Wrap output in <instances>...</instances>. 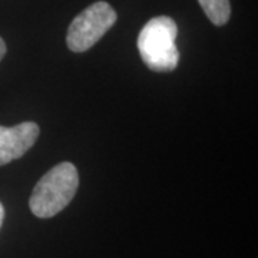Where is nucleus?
<instances>
[{
  "instance_id": "f257e3e1",
  "label": "nucleus",
  "mask_w": 258,
  "mask_h": 258,
  "mask_svg": "<svg viewBox=\"0 0 258 258\" xmlns=\"http://www.w3.org/2000/svg\"><path fill=\"white\" fill-rule=\"evenodd\" d=\"M79 186L78 169L71 162L53 166L40 178L29 200L30 211L39 218H52L74 200Z\"/></svg>"
},
{
  "instance_id": "20e7f679",
  "label": "nucleus",
  "mask_w": 258,
  "mask_h": 258,
  "mask_svg": "<svg viewBox=\"0 0 258 258\" xmlns=\"http://www.w3.org/2000/svg\"><path fill=\"white\" fill-rule=\"evenodd\" d=\"M35 122H23L16 126H0V166L22 158L35 145L39 137Z\"/></svg>"
},
{
  "instance_id": "f03ea898",
  "label": "nucleus",
  "mask_w": 258,
  "mask_h": 258,
  "mask_svg": "<svg viewBox=\"0 0 258 258\" xmlns=\"http://www.w3.org/2000/svg\"><path fill=\"white\" fill-rule=\"evenodd\" d=\"M176 23L168 16L151 19L138 36L141 59L154 72H172L179 62V50L175 45Z\"/></svg>"
},
{
  "instance_id": "39448f33",
  "label": "nucleus",
  "mask_w": 258,
  "mask_h": 258,
  "mask_svg": "<svg viewBox=\"0 0 258 258\" xmlns=\"http://www.w3.org/2000/svg\"><path fill=\"white\" fill-rule=\"evenodd\" d=\"M204 13L215 26L225 25L231 16L230 0H198Z\"/></svg>"
},
{
  "instance_id": "7ed1b4c3",
  "label": "nucleus",
  "mask_w": 258,
  "mask_h": 258,
  "mask_svg": "<svg viewBox=\"0 0 258 258\" xmlns=\"http://www.w3.org/2000/svg\"><path fill=\"white\" fill-rule=\"evenodd\" d=\"M115 22L116 12L112 9L109 3H93L79 13L69 25L66 36L68 47L76 53L86 52L101 40V37L115 25Z\"/></svg>"
},
{
  "instance_id": "423d86ee",
  "label": "nucleus",
  "mask_w": 258,
  "mask_h": 258,
  "mask_svg": "<svg viewBox=\"0 0 258 258\" xmlns=\"http://www.w3.org/2000/svg\"><path fill=\"white\" fill-rule=\"evenodd\" d=\"M6 55V43H5V40L0 37V60L3 59V56Z\"/></svg>"
},
{
  "instance_id": "0eeeda50",
  "label": "nucleus",
  "mask_w": 258,
  "mask_h": 258,
  "mask_svg": "<svg viewBox=\"0 0 258 258\" xmlns=\"http://www.w3.org/2000/svg\"><path fill=\"white\" fill-rule=\"evenodd\" d=\"M3 220H5V208H3V205L0 203V227L3 224Z\"/></svg>"
}]
</instances>
